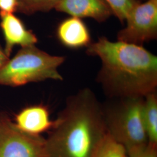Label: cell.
I'll list each match as a JSON object with an SVG mask.
<instances>
[{
	"label": "cell",
	"instance_id": "obj_18",
	"mask_svg": "<svg viewBox=\"0 0 157 157\" xmlns=\"http://www.w3.org/2000/svg\"><path fill=\"white\" fill-rule=\"evenodd\" d=\"M137 1H138L139 2H143V1H144L146 0H137Z\"/></svg>",
	"mask_w": 157,
	"mask_h": 157
},
{
	"label": "cell",
	"instance_id": "obj_16",
	"mask_svg": "<svg viewBox=\"0 0 157 157\" xmlns=\"http://www.w3.org/2000/svg\"><path fill=\"white\" fill-rule=\"evenodd\" d=\"M132 157H157V146L148 143L143 151Z\"/></svg>",
	"mask_w": 157,
	"mask_h": 157
},
{
	"label": "cell",
	"instance_id": "obj_8",
	"mask_svg": "<svg viewBox=\"0 0 157 157\" xmlns=\"http://www.w3.org/2000/svg\"><path fill=\"white\" fill-rule=\"evenodd\" d=\"M55 10L71 17H89L104 22L113 15L105 0H60Z\"/></svg>",
	"mask_w": 157,
	"mask_h": 157
},
{
	"label": "cell",
	"instance_id": "obj_10",
	"mask_svg": "<svg viewBox=\"0 0 157 157\" xmlns=\"http://www.w3.org/2000/svg\"><path fill=\"white\" fill-rule=\"evenodd\" d=\"M56 36L62 45L78 49L91 43L90 31L81 18L70 17L63 20L56 29Z\"/></svg>",
	"mask_w": 157,
	"mask_h": 157
},
{
	"label": "cell",
	"instance_id": "obj_17",
	"mask_svg": "<svg viewBox=\"0 0 157 157\" xmlns=\"http://www.w3.org/2000/svg\"><path fill=\"white\" fill-rule=\"evenodd\" d=\"M10 57L6 56L4 49H3L0 45V69L6 65Z\"/></svg>",
	"mask_w": 157,
	"mask_h": 157
},
{
	"label": "cell",
	"instance_id": "obj_2",
	"mask_svg": "<svg viewBox=\"0 0 157 157\" xmlns=\"http://www.w3.org/2000/svg\"><path fill=\"white\" fill-rule=\"evenodd\" d=\"M86 53L100 58L97 80L109 97H144L156 90L157 57L143 45L102 36L87 47Z\"/></svg>",
	"mask_w": 157,
	"mask_h": 157
},
{
	"label": "cell",
	"instance_id": "obj_4",
	"mask_svg": "<svg viewBox=\"0 0 157 157\" xmlns=\"http://www.w3.org/2000/svg\"><path fill=\"white\" fill-rule=\"evenodd\" d=\"M65 60L35 45L22 47L0 69V85L18 87L46 80H62L58 68Z\"/></svg>",
	"mask_w": 157,
	"mask_h": 157
},
{
	"label": "cell",
	"instance_id": "obj_12",
	"mask_svg": "<svg viewBox=\"0 0 157 157\" xmlns=\"http://www.w3.org/2000/svg\"><path fill=\"white\" fill-rule=\"evenodd\" d=\"M60 0H17V10L23 14L30 15L37 12H47L55 9Z\"/></svg>",
	"mask_w": 157,
	"mask_h": 157
},
{
	"label": "cell",
	"instance_id": "obj_9",
	"mask_svg": "<svg viewBox=\"0 0 157 157\" xmlns=\"http://www.w3.org/2000/svg\"><path fill=\"white\" fill-rule=\"evenodd\" d=\"M13 122L18 129L32 135H41L54 125L48 108L43 104L24 108L16 115Z\"/></svg>",
	"mask_w": 157,
	"mask_h": 157
},
{
	"label": "cell",
	"instance_id": "obj_14",
	"mask_svg": "<svg viewBox=\"0 0 157 157\" xmlns=\"http://www.w3.org/2000/svg\"><path fill=\"white\" fill-rule=\"evenodd\" d=\"M112 10V13L124 24L127 15L133 7L139 2L137 0H105Z\"/></svg>",
	"mask_w": 157,
	"mask_h": 157
},
{
	"label": "cell",
	"instance_id": "obj_3",
	"mask_svg": "<svg viewBox=\"0 0 157 157\" xmlns=\"http://www.w3.org/2000/svg\"><path fill=\"white\" fill-rule=\"evenodd\" d=\"M144 97L117 98L118 101L104 109L108 134L124 146L130 157L148 144L142 113Z\"/></svg>",
	"mask_w": 157,
	"mask_h": 157
},
{
	"label": "cell",
	"instance_id": "obj_11",
	"mask_svg": "<svg viewBox=\"0 0 157 157\" xmlns=\"http://www.w3.org/2000/svg\"><path fill=\"white\" fill-rule=\"evenodd\" d=\"M143 119L148 136V143L157 146V96L156 90L144 97Z\"/></svg>",
	"mask_w": 157,
	"mask_h": 157
},
{
	"label": "cell",
	"instance_id": "obj_6",
	"mask_svg": "<svg viewBox=\"0 0 157 157\" xmlns=\"http://www.w3.org/2000/svg\"><path fill=\"white\" fill-rule=\"evenodd\" d=\"M45 139L26 133L0 115V157H45Z\"/></svg>",
	"mask_w": 157,
	"mask_h": 157
},
{
	"label": "cell",
	"instance_id": "obj_7",
	"mask_svg": "<svg viewBox=\"0 0 157 157\" xmlns=\"http://www.w3.org/2000/svg\"><path fill=\"white\" fill-rule=\"evenodd\" d=\"M0 28L2 30L6 46L4 51L10 56L14 47H22L34 45L38 39L33 32L27 29L21 19L14 13L0 12Z\"/></svg>",
	"mask_w": 157,
	"mask_h": 157
},
{
	"label": "cell",
	"instance_id": "obj_1",
	"mask_svg": "<svg viewBox=\"0 0 157 157\" xmlns=\"http://www.w3.org/2000/svg\"><path fill=\"white\" fill-rule=\"evenodd\" d=\"M45 139V157H98L108 131L104 108L89 88L68 97Z\"/></svg>",
	"mask_w": 157,
	"mask_h": 157
},
{
	"label": "cell",
	"instance_id": "obj_13",
	"mask_svg": "<svg viewBox=\"0 0 157 157\" xmlns=\"http://www.w3.org/2000/svg\"><path fill=\"white\" fill-rule=\"evenodd\" d=\"M98 157H130L124 146L115 140L108 133Z\"/></svg>",
	"mask_w": 157,
	"mask_h": 157
},
{
	"label": "cell",
	"instance_id": "obj_15",
	"mask_svg": "<svg viewBox=\"0 0 157 157\" xmlns=\"http://www.w3.org/2000/svg\"><path fill=\"white\" fill-rule=\"evenodd\" d=\"M17 10V0H0V12L15 13Z\"/></svg>",
	"mask_w": 157,
	"mask_h": 157
},
{
	"label": "cell",
	"instance_id": "obj_5",
	"mask_svg": "<svg viewBox=\"0 0 157 157\" xmlns=\"http://www.w3.org/2000/svg\"><path fill=\"white\" fill-rule=\"evenodd\" d=\"M126 26L118 32L119 41L137 45L143 44L157 37V0L139 2L130 11Z\"/></svg>",
	"mask_w": 157,
	"mask_h": 157
}]
</instances>
